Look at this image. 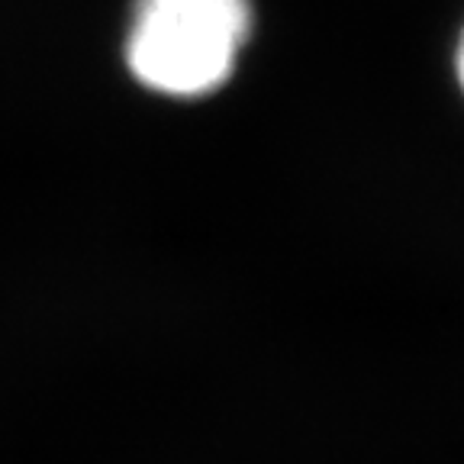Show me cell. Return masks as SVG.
<instances>
[{
    "label": "cell",
    "instance_id": "1",
    "mask_svg": "<svg viewBox=\"0 0 464 464\" xmlns=\"http://www.w3.org/2000/svg\"><path fill=\"white\" fill-rule=\"evenodd\" d=\"M252 29V0H132L120 52L142 91L200 101L236 74Z\"/></svg>",
    "mask_w": 464,
    "mask_h": 464
},
{
    "label": "cell",
    "instance_id": "2",
    "mask_svg": "<svg viewBox=\"0 0 464 464\" xmlns=\"http://www.w3.org/2000/svg\"><path fill=\"white\" fill-rule=\"evenodd\" d=\"M458 81H461V91H464V33H461V43H458Z\"/></svg>",
    "mask_w": 464,
    "mask_h": 464
}]
</instances>
